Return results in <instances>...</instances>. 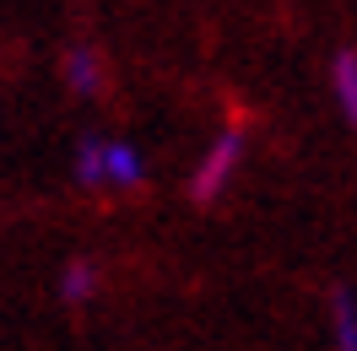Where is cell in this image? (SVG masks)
I'll use <instances>...</instances> for the list:
<instances>
[{"instance_id": "cell-2", "label": "cell", "mask_w": 357, "mask_h": 351, "mask_svg": "<svg viewBox=\"0 0 357 351\" xmlns=\"http://www.w3.org/2000/svg\"><path fill=\"white\" fill-rule=\"evenodd\" d=\"M335 98H341V109H347V119H352V130H357V54L352 49L335 54Z\"/></svg>"}, {"instance_id": "cell-1", "label": "cell", "mask_w": 357, "mask_h": 351, "mask_svg": "<svg viewBox=\"0 0 357 351\" xmlns=\"http://www.w3.org/2000/svg\"><path fill=\"white\" fill-rule=\"evenodd\" d=\"M238 152H244V135H238V130H222V141L206 152L201 173H195V200H211V195L227 184V178H233V168H238Z\"/></svg>"}, {"instance_id": "cell-6", "label": "cell", "mask_w": 357, "mask_h": 351, "mask_svg": "<svg viewBox=\"0 0 357 351\" xmlns=\"http://www.w3.org/2000/svg\"><path fill=\"white\" fill-rule=\"evenodd\" d=\"M76 178H82V184H98V178H103V141H82V152H76Z\"/></svg>"}, {"instance_id": "cell-5", "label": "cell", "mask_w": 357, "mask_h": 351, "mask_svg": "<svg viewBox=\"0 0 357 351\" xmlns=\"http://www.w3.org/2000/svg\"><path fill=\"white\" fill-rule=\"evenodd\" d=\"M335 346L357 351V297L352 292H335Z\"/></svg>"}, {"instance_id": "cell-3", "label": "cell", "mask_w": 357, "mask_h": 351, "mask_svg": "<svg viewBox=\"0 0 357 351\" xmlns=\"http://www.w3.org/2000/svg\"><path fill=\"white\" fill-rule=\"evenodd\" d=\"M103 178L114 184H141V157L130 146H103Z\"/></svg>"}, {"instance_id": "cell-7", "label": "cell", "mask_w": 357, "mask_h": 351, "mask_svg": "<svg viewBox=\"0 0 357 351\" xmlns=\"http://www.w3.org/2000/svg\"><path fill=\"white\" fill-rule=\"evenodd\" d=\"M92 281H98V276H92V265L76 260V265L66 270V281H60V297H66V303H82V297L92 292Z\"/></svg>"}, {"instance_id": "cell-4", "label": "cell", "mask_w": 357, "mask_h": 351, "mask_svg": "<svg viewBox=\"0 0 357 351\" xmlns=\"http://www.w3.org/2000/svg\"><path fill=\"white\" fill-rule=\"evenodd\" d=\"M66 81L76 92H98L103 87V70H98V60H92V49H76V54L66 60Z\"/></svg>"}]
</instances>
